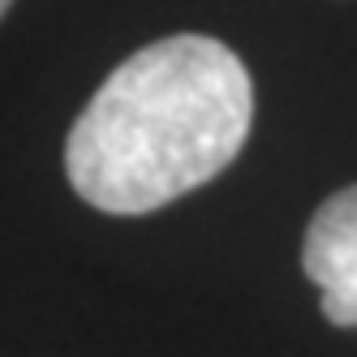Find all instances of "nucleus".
I'll list each match as a JSON object with an SVG mask.
<instances>
[{"label": "nucleus", "instance_id": "obj_1", "mask_svg": "<svg viewBox=\"0 0 357 357\" xmlns=\"http://www.w3.org/2000/svg\"><path fill=\"white\" fill-rule=\"evenodd\" d=\"M254 121L241 56L211 35H168L125 56L65 142L69 185L95 211L146 215L237 160Z\"/></svg>", "mask_w": 357, "mask_h": 357}, {"label": "nucleus", "instance_id": "obj_2", "mask_svg": "<svg viewBox=\"0 0 357 357\" xmlns=\"http://www.w3.org/2000/svg\"><path fill=\"white\" fill-rule=\"evenodd\" d=\"M301 267L331 327H357V185L336 190L305 224Z\"/></svg>", "mask_w": 357, "mask_h": 357}, {"label": "nucleus", "instance_id": "obj_3", "mask_svg": "<svg viewBox=\"0 0 357 357\" xmlns=\"http://www.w3.org/2000/svg\"><path fill=\"white\" fill-rule=\"evenodd\" d=\"M9 5H13V0H0V17H5V9H9Z\"/></svg>", "mask_w": 357, "mask_h": 357}]
</instances>
